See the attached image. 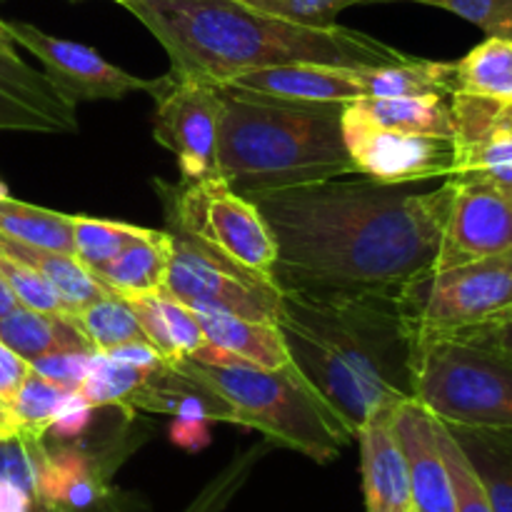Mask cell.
Instances as JSON below:
<instances>
[{
  "instance_id": "obj_26",
  "label": "cell",
  "mask_w": 512,
  "mask_h": 512,
  "mask_svg": "<svg viewBox=\"0 0 512 512\" xmlns=\"http://www.w3.org/2000/svg\"><path fill=\"white\" fill-rule=\"evenodd\" d=\"M353 108L370 123L383 128L413 130V133L448 135L455 138V118L450 98L423 95V98H360Z\"/></svg>"
},
{
  "instance_id": "obj_28",
  "label": "cell",
  "mask_w": 512,
  "mask_h": 512,
  "mask_svg": "<svg viewBox=\"0 0 512 512\" xmlns=\"http://www.w3.org/2000/svg\"><path fill=\"white\" fill-rule=\"evenodd\" d=\"M70 390L40 378L38 373L30 370L28 378L18 388L15 398L10 400L8 408L3 410L0 418V435L5 433H25L33 438H43L48 430L50 420L58 413L60 403L65 400Z\"/></svg>"
},
{
  "instance_id": "obj_32",
  "label": "cell",
  "mask_w": 512,
  "mask_h": 512,
  "mask_svg": "<svg viewBox=\"0 0 512 512\" xmlns=\"http://www.w3.org/2000/svg\"><path fill=\"white\" fill-rule=\"evenodd\" d=\"M435 430V443H438L443 463L448 468L450 485H453V498H455V512H493L490 508L488 493H485L483 483H480L478 473L470 465L468 455L463 453L460 443L455 435L450 433L448 425L433 418Z\"/></svg>"
},
{
  "instance_id": "obj_34",
  "label": "cell",
  "mask_w": 512,
  "mask_h": 512,
  "mask_svg": "<svg viewBox=\"0 0 512 512\" xmlns=\"http://www.w3.org/2000/svg\"><path fill=\"white\" fill-rule=\"evenodd\" d=\"M0 278L8 283V288L13 290L15 298L20 305L33 310H43V313H58V315H70L68 308L63 305V300L58 298L53 285L43 278V275L35 273L33 268H28L20 260L10 258V255L0 253ZM73 318V315H70Z\"/></svg>"
},
{
  "instance_id": "obj_13",
  "label": "cell",
  "mask_w": 512,
  "mask_h": 512,
  "mask_svg": "<svg viewBox=\"0 0 512 512\" xmlns=\"http://www.w3.org/2000/svg\"><path fill=\"white\" fill-rule=\"evenodd\" d=\"M453 183V205L433 273L512 250V195L508 190L473 178H453Z\"/></svg>"
},
{
  "instance_id": "obj_44",
  "label": "cell",
  "mask_w": 512,
  "mask_h": 512,
  "mask_svg": "<svg viewBox=\"0 0 512 512\" xmlns=\"http://www.w3.org/2000/svg\"><path fill=\"white\" fill-rule=\"evenodd\" d=\"M0 512H35V495L8 480H0Z\"/></svg>"
},
{
  "instance_id": "obj_18",
  "label": "cell",
  "mask_w": 512,
  "mask_h": 512,
  "mask_svg": "<svg viewBox=\"0 0 512 512\" xmlns=\"http://www.w3.org/2000/svg\"><path fill=\"white\" fill-rule=\"evenodd\" d=\"M125 410H145L155 415H175L185 420H208V423H233L230 405L205 388L198 380L188 378L165 360L160 368L150 370L133 398L128 400Z\"/></svg>"
},
{
  "instance_id": "obj_19",
  "label": "cell",
  "mask_w": 512,
  "mask_h": 512,
  "mask_svg": "<svg viewBox=\"0 0 512 512\" xmlns=\"http://www.w3.org/2000/svg\"><path fill=\"white\" fill-rule=\"evenodd\" d=\"M170 258L173 238L168 230H150L145 238L130 243L123 253L93 270V275L120 298L160 295L168 278Z\"/></svg>"
},
{
  "instance_id": "obj_43",
  "label": "cell",
  "mask_w": 512,
  "mask_h": 512,
  "mask_svg": "<svg viewBox=\"0 0 512 512\" xmlns=\"http://www.w3.org/2000/svg\"><path fill=\"white\" fill-rule=\"evenodd\" d=\"M455 338L468 340V343L473 345H483V348L490 350H498V353L512 358V315L508 320H503V323L488 325V328L473 330V333L465 335H455Z\"/></svg>"
},
{
  "instance_id": "obj_15",
  "label": "cell",
  "mask_w": 512,
  "mask_h": 512,
  "mask_svg": "<svg viewBox=\"0 0 512 512\" xmlns=\"http://www.w3.org/2000/svg\"><path fill=\"white\" fill-rule=\"evenodd\" d=\"M363 70L323 63H290L235 75L223 88L285 103L348 105L363 98Z\"/></svg>"
},
{
  "instance_id": "obj_40",
  "label": "cell",
  "mask_w": 512,
  "mask_h": 512,
  "mask_svg": "<svg viewBox=\"0 0 512 512\" xmlns=\"http://www.w3.org/2000/svg\"><path fill=\"white\" fill-rule=\"evenodd\" d=\"M30 375V363L25 358H20L15 350H10L8 345L0 340V418H3V410L8 408L10 400L15 398L18 388L23 385V380Z\"/></svg>"
},
{
  "instance_id": "obj_22",
  "label": "cell",
  "mask_w": 512,
  "mask_h": 512,
  "mask_svg": "<svg viewBox=\"0 0 512 512\" xmlns=\"http://www.w3.org/2000/svg\"><path fill=\"white\" fill-rule=\"evenodd\" d=\"M0 340L28 363L60 350H95L70 315L43 313L25 305H18L0 318Z\"/></svg>"
},
{
  "instance_id": "obj_46",
  "label": "cell",
  "mask_w": 512,
  "mask_h": 512,
  "mask_svg": "<svg viewBox=\"0 0 512 512\" xmlns=\"http://www.w3.org/2000/svg\"><path fill=\"white\" fill-rule=\"evenodd\" d=\"M13 38H10V30H8V20H0V55L3 58H18L13 48Z\"/></svg>"
},
{
  "instance_id": "obj_4",
  "label": "cell",
  "mask_w": 512,
  "mask_h": 512,
  "mask_svg": "<svg viewBox=\"0 0 512 512\" xmlns=\"http://www.w3.org/2000/svg\"><path fill=\"white\" fill-rule=\"evenodd\" d=\"M218 88V175L235 193L248 198L355 173L340 125L345 105L285 103Z\"/></svg>"
},
{
  "instance_id": "obj_11",
  "label": "cell",
  "mask_w": 512,
  "mask_h": 512,
  "mask_svg": "<svg viewBox=\"0 0 512 512\" xmlns=\"http://www.w3.org/2000/svg\"><path fill=\"white\" fill-rule=\"evenodd\" d=\"M153 135L163 148L175 153L183 180L218 175V133L223 95L218 85L203 80L165 75L153 90Z\"/></svg>"
},
{
  "instance_id": "obj_31",
  "label": "cell",
  "mask_w": 512,
  "mask_h": 512,
  "mask_svg": "<svg viewBox=\"0 0 512 512\" xmlns=\"http://www.w3.org/2000/svg\"><path fill=\"white\" fill-rule=\"evenodd\" d=\"M148 373L150 370L118 363V360L95 350L93 358H90L88 375H85L83 385L78 390L93 408H103V405H120V408H125L135 390L148 378Z\"/></svg>"
},
{
  "instance_id": "obj_21",
  "label": "cell",
  "mask_w": 512,
  "mask_h": 512,
  "mask_svg": "<svg viewBox=\"0 0 512 512\" xmlns=\"http://www.w3.org/2000/svg\"><path fill=\"white\" fill-rule=\"evenodd\" d=\"M0 253L20 260V263L33 268L38 275H43L53 285L55 293L63 300L70 315H75L85 305L110 295V290L75 255L55 253V250L38 248V245L20 243V240L3 233H0Z\"/></svg>"
},
{
  "instance_id": "obj_37",
  "label": "cell",
  "mask_w": 512,
  "mask_h": 512,
  "mask_svg": "<svg viewBox=\"0 0 512 512\" xmlns=\"http://www.w3.org/2000/svg\"><path fill=\"white\" fill-rule=\"evenodd\" d=\"M245 5L275 15V18L290 20L300 25H333L335 15L345 8H353L360 3H373V0H240Z\"/></svg>"
},
{
  "instance_id": "obj_30",
  "label": "cell",
  "mask_w": 512,
  "mask_h": 512,
  "mask_svg": "<svg viewBox=\"0 0 512 512\" xmlns=\"http://www.w3.org/2000/svg\"><path fill=\"white\" fill-rule=\"evenodd\" d=\"M150 230L118 220H98L73 215V255L93 273L100 265L123 253L130 243L145 238Z\"/></svg>"
},
{
  "instance_id": "obj_45",
  "label": "cell",
  "mask_w": 512,
  "mask_h": 512,
  "mask_svg": "<svg viewBox=\"0 0 512 512\" xmlns=\"http://www.w3.org/2000/svg\"><path fill=\"white\" fill-rule=\"evenodd\" d=\"M18 305L20 303H18V298H15V293L8 288V283L0 278V318H3V315H8L13 308H18Z\"/></svg>"
},
{
  "instance_id": "obj_49",
  "label": "cell",
  "mask_w": 512,
  "mask_h": 512,
  "mask_svg": "<svg viewBox=\"0 0 512 512\" xmlns=\"http://www.w3.org/2000/svg\"><path fill=\"white\" fill-rule=\"evenodd\" d=\"M510 195H512V193H510Z\"/></svg>"
},
{
  "instance_id": "obj_6",
  "label": "cell",
  "mask_w": 512,
  "mask_h": 512,
  "mask_svg": "<svg viewBox=\"0 0 512 512\" xmlns=\"http://www.w3.org/2000/svg\"><path fill=\"white\" fill-rule=\"evenodd\" d=\"M413 400L448 428L512 430V358L460 338L415 340Z\"/></svg>"
},
{
  "instance_id": "obj_2",
  "label": "cell",
  "mask_w": 512,
  "mask_h": 512,
  "mask_svg": "<svg viewBox=\"0 0 512 512\" xmlns=\"http://www.w3.org/2000/svg\"><path fill=\"white\" fill-rule=\"evenodd\" d=\"M275 325L353 438L375 413L413 400L415 335L393 295L283 293Z\"/></svg>"
},
{
  "instance_id": "obj_36",
  "label": "cell",
  "mask_w": 512,
  "mask_h": 512,
  "mask_svg": "<svg viewBox=\"0 0 512 512\" xmlns=\"http://www.w3.org/2000/svg\"><path fill=\"white\" fill-rule=\"evenodd\" d=\"M40 448H43V438L25 433L0 435V480H8L35 495Z\"/></svg>"
},
{
  "instance_id": "obj_24",
  "label": "cell",
  "mask_w": 512,
  "mask_h": 512,
  "mask_svg": "<svg viewBox=\"0 0 512 512\" xmlns=\"http://www.w3.org/2000/svg\"><path fill=\"white\" fill-rule=\"evenodd\" d=\"M448 430L478 473L493 512H512V430Z\"/></svg>"
},
{
  "instance_id": "obj_41",
  "label": "cell",
  "mask_w": 512,
  "mask_h": 512,
  "mask_svg": "<svg viewBox=\"0 0 512 512\" xmlns=\"http://www.w3.org/2000/svg\"><path fill=\"white\" fill-rule=\"evenodd\" d=\"M105 355L118 360V363L133 365V368H140V370H155L165 363L163 353H160L155 345H150L148 340H135V343L118 345V348L105 350Z\"/></svg>"
},
{
  "instance_id": "obj_17",
  "label": "cell",
  "mask_w": 512,
  "mask_h": 512,
  "mask_svg": "<svg viewBox=\"0 0 512 512\" xmlns=\"http://www.w3.org/2000/svg\"><path fill=\"white\" fill-rule=\"evenodd\" d=\"M398 408V405H395ZM395 408L375 413L355 433L360 443L363 490L368 512H395L410 508L408 465L395 433Z\"/></svg>"
},
{
  "instance_id": "obj_39",
  "label": "cell",
  "mask_w": 512,
  "mask_h": 512,
  "mask_svg": "<svg viewBox=\"0 0 512 512\" xmlns=\"http://www.w3.org/2000/svg\"><path fill=\"white\" fill-rule=\"evenodd\" d=\"M90 420H93V405L85 400L80 390H70L60 403L55 418L50 420L45 435L60 440V443H70V440H78L80 435H85V430L90 428Z\"/></svg>"
},
{
  "instance_id": "obj_3",
  "label": "cell",
  "mask_w": 512,
  "mask_h": 512,
  "mask_svg": "<svg viewBox=\"0 0 512 512\" xmlns=\"http://www.w3.org/2000/svg\"><path fill=\"white\" fill-rule=\"evenodd\" d=\"M168 53L178 78L228 83L250 70L323 63L368 70L405 63L403 50L345 25H300L240 0H115Z\"/></svg>"
},
{
  "instance_id": "obj_8",
  "label": "cell",
  "mask_w": 512,
  "mask_h": 512,
  "mask_svg": "<svg viewBox=\"0 0 512 512\" xmlns=\"http://www.w3.org/2000/svg\"><path fill=\"white\" fill-rule=\"evenodd\" d=\"M400 310L420 338H455L512 315V250L428 273L398 295Z\"/></svg>"
},
{
  "instance_id": "obj_29",
  "label": "cell",
  "mask_w": 512,
  "mask_h": 512,
  "mask_svg": "<svg viewBox=\"0 0 512 512\" xmlns=\"http://www.w3.org/2000/svg\"><path fill=\"white\" fill-rule=\"evenodd\" d=\"M73 320L83 330L85 338L90 340V345L100 353L118 348V345L135 343V340H148L140 323L135 320L128 300L115 293L85 305L83 310L73 315Z\"/></svg>"
},
{
  "instance_id": "obj_10",
  "label": "cell",
  "mask_w": 512,
  "mask_h": 512,
  "mask_svg": "<svg viewBox=\"0 0 512 512\" xmlns=\"http://www.w3.org/2000/svg\"><path fill=\"white\" fill-rule=\"evenodd\" d=\"M343 138L355 173L380 185H408L420 180L453 178L458 143L448 135L383 128L348 103L343 108Z\"/></svg>"
},
{
  "instance_id": "obj_35",
  "label": "cell",
  "mask_w": 512,
  "mask_h": 512,
  "mask_svg": "<svg viewBox=\"0 0 512 512\" xmlns=\"http://www.w3.org/2000/svg\"><path fill=\"white\" fill-rule=\"evenodd\" d=\"M410 3L448 10L478 25L490 38L512 40V0H410Z\"/></svg>"
},
{
  "instance_id": "obj_27",
  "label": "cell",
  "mask_w": 512,
  "mask_h": 512,
  "mask_svg": "<svg viewBox=\"0 0 512 512\" xmlns=\"http://www.w3.org/2000/svg\"><path fill=\"white\" fill-rule=\"evenodd\" d=\"M0 233L55 253L73 255V215L40 205L0 200Z\"/></svg>"
},
{
  "instance_id": "obj_20",
  "label": "cell",
  "mask_w": 512,
  "mask_h": 512,
  "mask_svg": "<svg viewBox=\"0 0 512 512\" xmlns=\"http://www.w3.org/2000/svg\"><path fill=\"white\" fill-rule=\"evenodd\" d=\"M195 318L208 343L235 355L240 363L265 370H280L290 365L288 348L275 323H258L240 315L210 313V310H195Z\"/></svg>"
},
{
  "instance_id": "obj_33",
  "label": "cell",
  "mask_w": 512,
  "mask_h": 512,
  "mask_svg": "<svg viewBox=\"0 0 512 512\" xmlns=\"http://www.w3.org/2000/svg\"><path fill=\"white\" fill-rule=\"evenodd\" d=\"M263 453L265 445H255L248 453L230 460L228 468L220 470L183 512H225V508L235 500V495L240 493V488L248 483L250 473L255 470L258 460L263 458Z\"/></svg>"
},
{
  "instance_id": "obj_38",
  "label": "cell",
  "mask_w": 512,
  "mask_h": 512,
  "mask_svg": "<svg viewBox=\"0 0 512 512\" xmlns=\"http://www.w3.org/2000/svg\"><path fill=\"white\" fill-rule=\"evenodd\" d=\"M93 353H83V350H60V353L40 355V358L30 360V370L38 373L40 378L60 385V388L78 390L80 385H83L85 375H88Z\"/></svg>"
},
{
  "instance_id": "obj_16",
  "label": "cell",
  "mask_w": 512,
  "mask_h": 512,
  "mask_svg": "<svg viewBox=\"0 0 512 512\" xmlns=\"http://www.w3.org/2000/svg\"><path fill=\"white\" fill-rule=\"evenodd\" d=\"M395 433L408 465L410 503L415 512H455L453 485L435 443L433 415L415 400L395 408Z\"/></svg>"
},
{
  "instance_id": "obj_23",
  "label": "cell",
  "mask_w": 512,
  "mask_h": 512,
  "mask_svg": "<svg viewBox=\"0 0 512 512\" xmlns=\"http://www.w3.org/2000/svg\"><path fill=\"white\" fill-rule=\"evenodd\" d=\"M453 95L512 105V40L485 38L453 63Z\"/></svg>"
},
{
  "instance_id": "obj_12",
  "label": "cell",
  "mask_w": 512,
  "mask_h": 512,
  "mask_svg": "<svg viewBox=\"0 0 512 512\" xmlns=\"http://www.w3.org/2000/svg\"><path fill=\"white\" fill-rule=\"evenodd\" d=\"M8 30L13 43L33 53L43 63L50 83L75 105L80 100H118L133 90L153 93L158 88V80L135 78L83 43L58 38L18 20L8 23Z\"/></svg>"
},
{
  "instance_id": "obj_14",
  "label": "cell",
  "mask_w": 512,
  "mask_h": 512,
  "mask_svg": "<svg viewBox=\"0 0 512 512\" xmlns=\"http://www.w3.org/2000/svg\"><path fill=\"white\" fill-rule=\"evenodd\" d=\"M0 133H78L75 103L45 73H35L20 58L0 55Z\"/></svg>"
},
{
  "instance_id": "obj_47",
  "label": "cell",
  "mask_w": 512,
  "mask_h": 512,
  "mask_svg": "<svg viewBox=\"0 0 512 512\" xmlns=\"http://www.w3.org/2000/svg\"><path fill=\"white\" fill-rule=\"evenodd\" d=\"M5 198H10V190H8V185L0 180V200H5Z\"/></svg>"
},
{
  "instance_id": "obj_25",
  "label": "cell",
  "mask_w": 512,
  "mask_h": 512,
  "mask_svg": "<svg viewBox=\"0 0 512 512\" xmlns=\"http://www.w3.org/2000/svg\"><path fill=\"white\" fill-rule=\"evenodd\" d=\"M360 80H363V98H423V95L450 98L455 90L453 63H435L413 55L405 63L363 70Z\"/></svg>"
},
{
  "instance_id": "obj_9",
  "label": "cell",
  "mask_w": 512,
  "mask_h": 512,
  "mask_svg": "<svg viewBox=\"0 0 512 512\" xmlns=\"http://www.w3.org/2000/svg\"><path fill=\"white\" fill-rule=\"evenodd\" d=\"M168 233L173 238V258L160 295H168L190 310L230 313L258 323L278 320L283 293L273 280L228 263L180 230L168 228Z\"/></svg>"
},
{
  "instance_id": "obj_42",
  "label": "cell",
  "mask_w": 512,
  "mask_h": 512,
  "mask_svg": "<svg viewBox=\"0 0 512 512\" xmlns=\"http://www.w3.org/2000/svg\"><path fill=\"white\" fill-rule=\"evenodd\" d=\"M170 440H173L178 448L188 450V453H200V450L210 445L208 420L175 418V423L170 425Z\"/></svg>"
},
{
  "instance_id": "obj_5",
  "label": "cell",
  "mask_w": 512,
  "mask_h": 512,
  "mask_svg": "<svg viewBox=\"0 0 512 512\" xmlns=\"http://www.w3.org/2000/svg\"><path fill=\"white\" fill-rule=\"evenodd\" d=\"M170 365L218 393L233 410L235 425L260 430L268 440L298 450L315 463H333L353 440L293 363L265 370L248 363L205 365L180 358Z\"/></svg>"
},
{
  "instance_id": "obj_48",
  "label": "cell",
  "mask_w": 512,
  "mask_h": 512,
  "mask_svg": "<svg viewBox=\"0 0 512 512\" xmlns=\"http://www.w3.org/2000/svg\"><path fill=\"white\" fill-rule=\"evenodd\" d=\"M395 512H415V510H413V505H410V508H400V510H395Z\"/></svg>"
},
{
  "instance_id": "obj_7",
  "label": "cell",
  "mask_w": 512,
  "mask_h": 512,
  "mask_svg": "<svg viewBox=\"0 0 512 512\" xmlns=\"http://www.w3.org/2000/svg\"><path fill=\"white\" fill-rule=\"evenodd\" d=\"M153 188L170 230L190 235L210 253L258 278L273 280L278 248L253 200L235 193L220 175L180 183L155 180Z\"/></svg>"
},
{
  "instance_id": "obj_1",
  "label": "cell",
  "mask_w": 512,
  "mask_h": 512,
  "mask_svg": "<svg viewBox=\"0 0 512 512\" xmlns=\"http://www.w3.org/2000/svg\"><path fill=\"white\" fill-rule=\"evenodd\" d=\"M453 195V178L430 193L333 178L248 198L275 238L280 293L398 298L433 273Z\"/></svg>"
}]
</instances>
